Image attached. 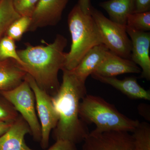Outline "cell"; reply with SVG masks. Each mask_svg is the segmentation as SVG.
<instances>
[{"label": "cell", "mask_w": 150, "mask_h": 150, "mask_svg": "<svg viewBox=\"0 0 150 150\" xmlns=\"http://www.w3.org/2000/svg\"><path fill=\"white\" fill-rule=\"evenodd\" d=\"M63 79L59 90L51 96L59 120L53 130L56 141L65 140L76 144L83 142L90 132L79 114L81 100L87 95L86 83L71 71L62 69Z\"/></svg>", "instance_id": "6da1fadb"}, {"label": "cell", "mask_w": 150, "mask_h": 150, "mask_svg": "<svg viewBox=\"0 0 150 150\" xmlns=\"http://www.w3.org/2000/svg\"><path fill=\"white\" fill-rule=\"evenodd\" d=\"M67 45V38L58 34L53 42L46 46H33L27 43L25 48L17 51L23 69L51 96L60 88L58 74L64 67L66 53L64 50Z\"/></svg>", "instance_id": "7a4b0ae2"}, {"label": "cell", "mask_w": 150, "mask_h": 150, "mask_svg": "<svg viewBox=\"0 0 150 150\" xmlns=\"http://www.w3.org/2000/svg\"><path fill=\"white\" fill-rule=\"evenodd\" d=\"M68 24L72 42L70 51L66 53L64 69L71 71L91 48L103 43L93 18L90 14L84 13L78 4L68 16Z\"/></svg>", "instance_id": "3957f363"}, {"label": "cell", "mask_w": 150, "mask_h": 150, "mask_svg": "<svg viewBox=\"0 0 150 150\" xmlns=\"http://www.w3.org/2000/svg\"><path fill=\"white\" fill-rule=\"evenodd\" d=\"M80 118L88 124H94L93 133L109 131L133 132L140 121L128 118L113 105L96 96H86L80 103Z\"/></svg>", "instance_id": "277c9868"}, {"label": "cell", "mask_w": 150, "mask_h": 150, "mask_svg": "<svg viewBox=\"0 0 150 150\" xmlns=\"http://www.w3.org/2000/svg\"><path fill=\"white\" fill-rule=\"evenodd\" d=\"M0 94L10 103L29 126L30 134L34 140L40 142L41 127L36 112L34 93L25 79L12 89L0 91Z\"/></svg>", "instance_id": "5b68a950"}, {"label": "cell", "mask_w": 150, "mask_h": 150, "mask_svg": "<svg viewBox=\"0 0 150 150\" xmlns=\"http://www.w3.org/2000/svg\"><path fill=\"white\" fill-rule=\"evenodd\" d=\"M90 14L96 23L105 46L116 55L131 59V42L128 37L126 26L112 21L92 6Z\"/></svg>", "instance_id": "8992f818"}, {"label": "cell", "mask_w": 150, "mask_h": 150, "mask_svg": "<svg viewBox=\"0 0 150 150\" xmlns=\"http://www.w3.org/2000/svg\"><path fill=\"white\" fill-rule=\"evenodd\" d=\"M25 79L34 93L35 107L41 127L40 146L46 149L49 145L51 131L56 127L59 116L52 103L51 96L40 88L33 78L27 74Z\"/></svg>", "instance_id": "52a82bcc"}, {"label": "cell", "mask_w": 150, "mask_h": 150, "mask_svg": "<svg viewBox=\"0 0 150 150\" xmlns=\"http://www.w3.org/2000/svg\"><path fill=\"white\" fill-rule=\"evenodd\" d=\"M126 131L91 132L82 150H136L132 135Z\"/></svg>", "instance_id": "ba28073f"}, {"label": "cell", "mask_w": 150, "mask_h": 150, "mask_svg": "<svg viewBox=\"0 0 150 150\" xmlns=\"http://www.w3.org/2000/svg\"><path fill=\"white\" fill-rule=\"evenodd\" d=\"M69 0H40L31 17L28 31L54 26L62 19L63 11Z\"/></svg>", "instance_id": "9c48e42d"}, {"label": "cell", "mask_w": 150, "mask_h": 150, "mask_svg": "<svg viewBox=\"0 0 150 150\" xmlns=\"http://www.w3.org/2000/svg\"><path fill=\"white\" fill-rule=\"evenodd\" d=\"M131 42V60L142 70L141 77L150 80V33L139 31L126 25Z\"/></svg>", "instance_id": "30bf717a"}, {"label": "cell", "mask_w": 150, "mask_h": 150, "mask_svg": "<svg viewBox=\"0 0 150 150\" xmlns=\"http://www.w3.org/2000/svg\"><path fill=\"white\" fill-rule=\"evenodd\" d=\"M141 72L140 67L131 59L122 58L108 50L102 63L92 74L112 77L123 74Z\"/></svg>", "instance_id": "8fae6325"}, {"label": "cell", "mask_w": 150, "mask_h": 150, "mask_svg": "<svg viewBox=\"0 0 150 150\" xmlns=\"http://www.w3.org/2000/svg\"><path fill=\"white\" fill-rule=\"evenodd\" d=\"M28 134H30L29 126L19 115L8 130L0 137V150H35L25 143V137Z\"/></svg>", "instance_id": "7c38bea8"}, {"label": "cell", "mask_w": 150, "mask_h": 150, "mask_svg": "<svg viewBox=\"0 0 150 150\" xmlns=\"http://www.w3.org/2000/svg\"><path fill=\"white\" fill-rule=\"evenodd\" d=\"M91 76L95 79L112 86L132 99L150 100L149 91L143 88L135 78L128 77L121 80L115 77H106L94 74Z\"/></svg>", "instance_id": "4fadbf2b"}, {"label": "cell", "mask_w": 150, "mask_h": 150, "mask_svg": "<svg viewBox=\"0 0 150 150\" xmlns=\"http://www.w3.org/2000/svg\"><path fill=\"white\" fill-rule=\"evenodd\" d=\"M108 50L104 44L94 46L85 55L77 66L70 71L80 80L86 83L87 78L102 63Z\"/></svg>", "instance_id": "5bb4252c"}, {"label": "cell", "mask_w": 150, "mask_h": 150, "mask_svg": "<svg viewBox=\"0 0 150 150\" xmlns=\"http://www.w3.org/2000/svg\"><path fill=\"white\" fill-rule=\"evenodd\" d=\"M27 73L13 59L0 61V91L16 87L25 79Z\"/></svg>", "instance_id": "9a60e30c"}, {"label": "cell", "mask_w": 150, "mask_h": 150, "mask_svg": "<svg viewBox=\"0 0 150 150\" xmlns=\"http://www.w3.org/2000/svg\"><path fill=\"white\" fill-rule=\"evenodd\" d=\"M99 5L107 12L110 20L124 26L129 15L135 10L134 0H109Z\"/></svg>", "instance_id": "2e32d148"}, {"label": "cell", "mask_w": 150, "mask_h": 150, "mask_svg": "<svg viewBox=\"0 0 150 150\" xmlns=\"http://www.w3.org/2000/svg\"><path fill=\"white\" fill-rule=\"evenodd\" d=\"M21 16L15 9L13 0H0V39L10 25Z\"/></svg>", "instance_id": "e0dca14e"}, {"label": "cell", "mask_w": 150, "mask_h": 150, "mask_svg": "<svg viewBox=\"0 0 150 150\" xmlns=\"http://www.w3.org/2000/svg\"><path fill=\"white\" fill-rule=\"evenodd\" d=\"M136 150H150V125L147 122H140L133 132Z\"/></svg>", "instance_id": "ac0fdd59"}, {"label": "cell", "mask_w": 150, "mask_h": 150, "mask_svg": "<svg viewBox=\"0 0 150 150\" xmlns=\"http://www.w3.org/2000/svg\"><path fill=\"white\" fill-rule=\"evenodd\" d=\"M31 18L21 16L14 21L9 26L4 35L13 40L19 41L25 33L27 32L30 25Z\"/></svg>", "instance_id": "d6986e66"}, {"label": "cell", "mask_w": 150, "mask_h": 150, "mask_svg": "<svg viewBox=\"0 0 150 150\" xmlns=\"http://www.w3.org/2000/svg\"><path fill=\"white\" fill-rule=\"evenodd\" d=\"M9 59H13L21 67L23 66V63L16 51L14 40L4 35L0 39V61Z\"/></svg>", "instance_id": "ffe728a7"}, {"label": "cell", "mask_w": 150, "mask_h": 150, "mask_svg": "<svg viewBox=\"0 0 150 150\" xmlns=\"http://www.w3.org/2000/svg\"><path fill=\"white\" fill-rule=\"evenodd\" d=\"M126 26L139 31H150V12L134 13L129 15Z\"/></svg>", "instance_id": "44dd1931"}, {"label": "cell", "mask_w": 150, "mask_h": 150, "mask_svg": "<svg viewBox=\"0 0 150 150\" xmlns=\"http://www.w3.org/2000/svg\"><path fill=\"white\" fill-rule=\"evenodd\" d=\"M19 116L12 105L0 94V121L13 122Z\"/></svg>", "instance_id": "7402d4cb"}, {"label": "cell", "mask_w": 150, "mask_h": 150, "mask_svg": "<svg viewBox=\"0 0 150 150\" xmlns=\"http://www.w3.org/2000/svg\"><path fill=\"white\" fill-rule=\"evenodd\" d=\"M40 0H13L15 9L22 16L31 18Z\"/></svg>", "instance_id": "603a6c76"}, {"label": "cell", "mask_w": 150, "mask_h": 150, "mask_svg": "<svg viewBox=\"0 0 150 150\" xmlns=\"http://www.w3.org/2000/svg\"><path fill=\"white\" fill-rule=\"evenodd\" d=\"M45 150H78L76 144L65 140H58L50 148Z\"/></svg>", "instance_id": "cb8c5ba5"}, {"label": "cell", "mask_w": 150, "mask_h": 150, "mask_svg": "<svg viewBox=\"0 0 150 150\" xmlns=\"http://www.w3.org/2000/svg\"><path fill=\"white\" fill-rule=\"evenodd\" d=\"M134 2L135 10L134 13L150 11V0H134Z\"/></svg>", "instance_id": "d4e9b609"}, {"label": "cell", "mask_w": 150, "mask_h": 150, "mask_svg": "<svg viewBox=\"0 0 150 150\" xmlns=\"http://www.w3.org/2000/svg\"><path fill=\"white\" fill-rule=\"evenodd\" d=\"M78 4L84 13L90 14V11L92 6L90 0H79Z\"/></svg>", "instance_id": "484cf974"}, {"label": "cell", "mask_w": 150, "mask_h": 150, "mask_svg": "<svg viewBox=\"0 0 150 150\" xmlns=\"http://www.w3.org/2000/svg\"><path fill=\"white\" fill-rule=\"evenodd\" d=\"M13 122L0 121V137L8 130Z\"/></svg>", "instance_id": "4316f807"}]
</instances>
